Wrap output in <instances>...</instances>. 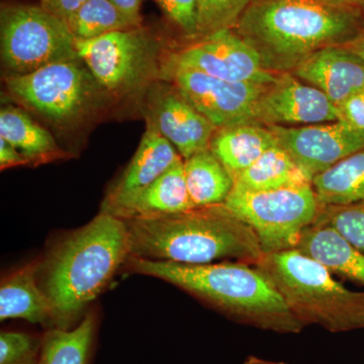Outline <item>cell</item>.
Masks as SVG:
<instances>
[{
    "mask_svg": "<svg viewBox=\"0 0 364 364\" xmlns=\"http://www.w3.org/2000/svg\"><path fill=\"white\" fill-rule=\"evenodd\" d=\"M4 83L14 102L60 130L85 124L112 97L81 59L58 62L26 75L6 76Z\"/></svg>",
    "mask_w": 364,
    "mask_h": 364,
    "instance_id": "obj_6",
    "label": "cell"
},
{
    "mask_svg": "<svg viewBox=\"0 0 364 364\" xmlns=\"http://www.w3.org/2000/svg\"><path fill=\"white\" fill-rule=\"evenodd\" d=\"M129 256L126 222L105 212L57 245L40 265V286L51 304L53 329H70Z\"/></svg>",
    "mask_w": 364,
    "mask_h": 364,
    "instance_id": "obj_4",
    "label": "cell"
},
{
    "mask_svg": "<svg viewBox=\"0 0 364 364\" xmlns=\"http://www.w3.org/2000/svg\"><path fill=\"white\" fill-rule=\"evenodd\" d=\"M0 54L6 76H21L58 62L79 60L65 21L35 6H2Z\"/></svg>",
    "mask_w": 364,
    "mask_h": 364,
    "instance_id": "obj_9",
    "label": "cell"
},
{
    "mask_svg": "<svg viewBox=\"0 0 364 364\" xmlns=\"http://www.w3.org/2000/svg\"><path fill=\"white\" fill-rule=\"evenodd\" d=\"M294 249L330 272L364 287V253L332 227L314 224L306 228Z\"/></svg>",
    "mask_w": 364,
    "mask_h": 364,
    "instance_id": "obj_17",
    "label": "cell"
},
{
    "mask_svg": "<svg viewBox=\"0 0 364 364\" xmlns=\"http://www.w3.org/2000/svg\"><path fill=\"white\" fill-rule=\"evenodd\" d=\"M0 138L13 145L28 164L39 165L66 156L54 136L30 114L16 105L0 111Z\"/></svg>",
    "mask_w": 364,
    "mask_h": 364,
    "instance_id": "obj_21",
    "label": "cell"
},
{
    "mask_svg": "<svg viewBox=\"0 0 364 364\" xmlns=\"http://www.w3.org/2000/svg\"><path fill=\"white\" fill-rule=\"evenodd\" d=\"M243 364H289L284 361L272 360V359H267L259 358V356L249 355L245 359Z\"/></svg>",
    "mask_w": 364,
    "mask_h": 364,
    "instance_id": "obj_36",
    "label": "cell"
},
{
    "mask_svg": "<svg viewBox=\"0 0 364 364\" xmlns=\"http://www.w3.org/2000/svg\"><path fill=\"white\" fill-rule=\"evenodd\" d=\"M76 41L102 37L117 31L141 26V21L131 18L111 0H87L67 23Z\"/></svg>",
    "mask_w": 364,
    "mask_h": 364,
    "instance_id": "obj_26",
    "label": "cell"
},
{
    "mask_svg": "<svg viewBox=\"0 0 364 364\" xmlns=\"http://www.w3.org/2000/svg\"><path fill=\"white\" fill-rule=\"evenodd\" d=\"M42 341L21 332L0 334V364H26L39 360Z\"/></svg>",
    "mask_w": 364,
    "mask_h": 364,
    "instance_id": "obj_29",
    "label": "cell"
},
{
    "mask_svg": "<svg viewBox=\"0 0 364 364\" xmlns=\"http://www.w3.org/2000/svg\"><path fill=\"white\" fill-rule=\"evenodd\" d=\"M224 205L255 232L264 255L296 248L321 208L312 184L253 191L235 183Z\"/></svg>",
    "mask_w": 364,
    "mask_h": 364,
    "instance_id": "obj_8",
    "label": "cell"
},
{
    "mask_svg": "<svg viewBox=\"0 0 364 364\" xmlns=\"http://www.w3.org/2000/svg\"><path fill=\"white\" fill-rule=\"evenodd\" d=\"M195 208L181 160L114 215L123 220L146 219L181 214Z\"/></svg>",
    "mask_w": 364,
    "mask_h": 364,
    "instance_id": "obj_18",
    "label": "cell"
},
{
    "mask_svg": "<svg viewBox=\"0 0 364 364\" xmlns=\"http://www.w3.org/2000/svg\"><path fill=\"white\" fill-rule=\"evenodd\" d=\"M235 183L249 191H267L312 184V179L277 144L242 172Z\"/></svg>",
    "mask_w": 364,
    "mask_h": 364,
    "instance_id": "obj_24",
    "label": "cell"
},
{
    "mask_svg": "<svg viewBox=\"0 0 364 364\" xmlns=\"http://www.w3.org/2000/svg\"><path fill=\"white\" fill-rule=\"evenodd\" d=\"M164 60L230 82L270 85L279 75L265 68L259 54L235 30L200 38L198 42L165 55Z\"/></svg>",
    "mask_w": 364,
    "mask_h": 364,
    "instance_id": "obj_11",
    "label": "cell"
},
{
    "mask_svg": "<svg viewBox=\"0 0 364 364\" xmlns=\"http://www.w3.org/2000/svg\"><path fill=\"white\" fill-rule=\"evenodd\" d=\"M320 1L326 2V4H334V6H361V0H320Z\"/></svg>",
    "mask_w": 364,
    "mask_h": 364,
    "instance_id": "obj_37",
    "label": "cell"
},
{
    "mask_svg": "<svg viewBox=\"0 0 364 364\" xmlns=\"http://www.w3.org/2000/svg\"><path fill=\"white\" fill-rule=\"evenodd\" d=\"M112 4H116L119 9L135 18L139 21H142L141 18V6H142L143 0H111Z\"/></svg>",
    "mask_w": 364,
    "mask_h": 364,
    "instance_id": "obj_34",
    "label": "cell"
},
{
    "mask_svg": "<svg viewBox=\"0 0 364 364\" xmlns=\"http://www.w3.org/2000/svg\"><path fill=\"white\" fill-rule=\"evenodd\" d=\"M277 144L312 179L364 149V133L343 119L303 127L267 126Z\"/></svg>",
    "mask_w": 364,
    "mask_h": 364,
    "instance_id": "obj_12",
    "label": "cell"
},
{
    "mask_svg": "<svg viewBox=\"0 0 364 364\" xmlns=\"http://www.w3.org/2000/svg\"><path fill=\"white\" fill-rule=\"evenodd\" d=\"M255 267L304 327L318 325L331 333L364 329V291L347 289L296 249L265 254Z\"/></svg>",
    "mask_w": 364,
    "mask_h": 364,
    "instance_id": "obj_5",
    "label": "cell"
},
{
    "mask_svg": "<svg viewBox=\"0 0 364 364\" xmlns=\"http://www.w3.org/2000/svg\"><path fill=\"white\" fill-rule=\"evenodd\" d=\"M181 160L173 145L147 126L130 164L105 196L102 212L116 214Z\"/></svg>",
    "mask_w": 364,
    "mask_h": 364,
    "instance_id": "obj_16",
    "label": "cell"
},
{
    "mask_svg": "<svg viewBox=\"0 0 364 364\" xmlns=\"http://www.w3.org/2000/svg\"><path fill=\"white\" fill-rule=\"evenodd\" d=\"M95 332V318L88 314L73 329H53L43 339L40 364H87Z\"/></svg>",
    "mask_w": 364,
    "mask_h": 364,
    "instance_id": "obj_25",
    "label": "cell"
},
{
    "mask_svg": "<svg viewBox=\"0 0 364 364\" xmlns=\"http://www.w3.org/2000/svg\"><path fill=\"white\" fill-rule=\"evenodd\" d=\"M258 1H262V0H252V4H253V2H258Z\"/></svg>",
    "mask_w": 364,
    "mask_h": 364,
    "instance_id": "obj_39",
    "label": "cell"
},
{
    "mask_svg": "<svg viewBox=\"0 0 364 364\" xmlns=\"http://www.w3.org/2000/svg\"><path fill=\"white\" fill-rule=\"evenodd\" d=\"M28 164V160L13 145L4 138H0V168L1 170Z\"/></svg>",
    "mask_w": 364,
    "mask_h": 364,
    "instance_id": "obj_33",
    "label": "cell"
},
{
    "mask_svg": "<svg viewBox=\"0 0 364 364\" xmlns=\"http://www.w3.org/2000/svg\"><path fill=\"white\" fill-rule=\"evenodd\" d=\"M291 73L324 92L338 109L364 90V61L346 46L318 50Z\"/></svg>",
    "mask_w": 364,
    "mask_h": 364,
    "instance_id": "obj_15",
    "label": "cell"
},
{
    "mask_svg": "<svg viewBox=\"0 0 364 364\" xmlns=\"http://www.w3.org/2000/svg\"><path fill=\"white\" fill-rule=\"evenodd\" d=\"M315 224L332 227L364 253V203L321 205Z\"/></svg>",
    "mask_w": 364,
    "mask_h": 364,
    "instance_id": "obj_28",
    "label": "cell"
},
{
    "mask_svg": "<svg viewBox=\"0 0 364 364\" xmlns=\"http://www.w3.org/2000/svg\"><path fill=\"white\" fill-rule=\"evenodd\" d=\"M127 267L179 287L242 325L279 334H299L305 328L255 265L239 261L181 264L129 256Z\"/></svg>",
    "mask_w": 364,
    "mask_h": 364,
    "instance_id": "obj_2",
    "label": "cell"
},
{
    "mask_svg": "<svg viewBox=\"0 0 364 364\" xmlns=\"http://www.w3.org/2000/svg\"><path fill=\"white\" fill-rule=\"evenodd\" d=\"M341 119L339 109L324 92L296 78L279 73L256 105L255 121L264 126L331 123Z\"/></svg>",
    "mask_w": 364,
    "mask_h": 364,
    "instance_id": "obj_14",
    "label": "cell"
},
{
    "mask_svg": "<svg viewBox=\"0 0 364 364\" xmlns=\"http://www.w3.org/2000/svg\"><path fill=\"white\" fill-rule=\"evenodd\" d=\"M361 4H363V7L364 9V0H361Z\"/></svg>",
    "mask_w": 364,
    "mask_h": 364,
    "instance_id": "obj_40",
    "label": "cell"
},
{
    "mask_svg": "<svg viewBox=\"0 0 364 364\" xmlns=\"http://www.w3.org/2000/svg\"><path fill=\"white\" fill-rule=\"evenodd\" d=\"M346 47L364 61V33L350 44L346 45Z\"/></svg>",
    "mask_w": 364,
    "mask_h": 364,
    "instance_id": "obj_35",
    "label": "cell"
},
{
    "mask_svg": "<svg viewBox=\"0 0 364 364\" xmlns=\"http://www.w3.org/2000/svg\"><path fill=\"white\" fill-rule=\"evenodd\" d=\"M169 20L191 38H198V0H156Z\"/></svg>",
    "mask_w": 364,
    "mask_h": 364,
    "instance_id": "obj_30",
    "label": "cell"
},
{
    "mask_svg": "<svg viewBox=\"0 0 364 364\" xmlns=\"http://www.w3.org/2000/svg\"><path fill=\"white\" fill-rule=\"evenodd\" d=\"M341 119L364 133V90L339 107Z\"/></svg>",
    "mask_w": 364,
    "mask_h": 364,
    "instance_id": "obj_31",
    "label": "cell"
},
{
    "mask_svg": "<svg viewBox=\"0 0 364 364\" xmlns=\"http://www.w3.org/2000/svg\"><path fill=\"white\" fill-rule=\"evenodd\" d=\"M252 0H198V38L234 30Z\"/></svg>",
    "mask_w": 364,
    "mask_h": 364,
    "instance_id": "obj_27",
    "label": "cell"
},
{
    "mask_svg": "<svg viewBox=\"0 0 364 364\" xmlns=\"http://www.w3.org/2000/svg\"><path fill=\"white\" fill-rule=\"evenodd\" d=\"M76 50L112 97H128L160 80L165 55L142 26L76 41Z\"/></svg>",
    "mask_w": 364,
    "mask_h": 364,
    "instance_id": "obj_7",
    "label": "cell"
},
{
    "mask_svg": "<svg viewBox=\"0 0 364 364\" xmlns=\"http://www.w3.org/2000/svg\"><path fill=\"white\" fill-rule=\"evenodd\" d=\"M275 145L277 138L267 126L247 123L217 129L210 150L235 181Z\"/></svg>",
    "mask_w": 364,
    "mask_h": 364,
    "instance_id": "obj_19",
    "label": "cell"
},
{
    "mask_svg": "<svg viewBox=\"0 0 364 364\" xmlns=\"http://www.w3.org/2000/svg\"><path fill=\"white\" fill-rule=\"evenodd\" d=\"M40 265L30 263L1 282L0 320L23 318L33 324L53 326L51 304L38 284Z\"/></svg>",
    "mask_w": 364,
    "mask_h": 364,
    "instance_id": "obj_20",
    "label": "cell"
},
{
    "mask_svg": "<svg viewBox=\"0 0 364 364\" xmlns=\"http://www.w3.org/2000/svg\"><path fill=\"white\" fill-rule=\"evenodd\" d=\"M312 186L321 205L364 203V149L314 177Z\"/></svg>",
    "mask_w": 364,
    "mask_h": 364,
    "instance_id": "obj_23",
    "label": "cell"
},
{
    "mask_svg": "<svg viewBox=\"0 0 364 364\" xmlns=\"http://www.w3.org/2000/svg\"><path fill=\"white\" fill-rule=\"evenodd\" d=\"M186 184L196 208L224 205L235 181L210 149L183 159Z\"/></svg>",
    "mask_w": 364,
    "mask_h": 364,
    "instance_id": "obj_22",
    "label": "cell"
},
{
    "mask_svg": "<svg viewBox=\"0 0 364 364\" xmlns=\"http://www.w3.org/2000/svg\"><path fill=\"white\" fill-rule=\"evenodd\" d=\"M26 364H40L39 360L33 361V363H26Z\"/></svg>",
    "mask_w": 364,
    "mask_h": 364,
    "instance_id": "obj_38",
    "label": "cell"
},
{
    "mask_svg": "<svg viewBox=\"0 0 364 364\" xmlns=\"http://www.w3.org/2000/svg\"><path fill=\"white\" fill-rule=\"evenodd\" d=\"M87 0H41V7L68 23L72 16Z\"/></svg>",
    "mask_w": 364,
    "mask_h": 364,
    "instance_id": "obj_32",
    "label": "cell"
},
{
    "mask_svg": "<svg viewBox=\"0 0 364 364\" xmlns=\"http://www.w3.org/2000/svg\"><path fill=\"white\" fill-rule=\"evenodd\" d=\"M234 30L268 71L284 73L318 50L360 37L364 9L320 0H262L250 4Z\"/></svg>",
    "mask_w": 364,
    "mask_h": 364,
    "instance_id": "obj_1",
    "label": "cell"
},
{
    "mask_svg": "<svg viewBox=\"0 0 364 364\" xmlns=\"http://www.w3.org/2000/svg\"><path fill=\"white\" fill-rule=\"evenodd\" d=\"M163 82L158 80L148 87L144 109L147 126L168 140L182 159L210 149L217 128L176 86Z\"/></svg>",
    "mask_w": 364,
    "mask_h": 364,
    "instance_id": "obj_13",
    "label": "cell"
},
{
    "mask_svg": "<svg viewBox=\"0 0 364 364\" xmlns=\"http://www.w3.org/2000/svg\"><path fill=\"white\" fill-rule=\"evenodd\" d=\"M124 221L130 256L135 257L191 265L231 260L256 265L264 256L255 232L225 205Z\"/></svg>",
    "mask_w": 364,
    "mask_h": 364,
    "instance_id": "obj_3",
    "label": "cell"
},
{
    "mask_svg": "<svg viewBox=\"0 0 364 364\" xmlns=\"http://www.w3.org/2000/svg\"><path fill=\"white\" fill-rule=\"evenodd\" d=\"M165 57V56H164ZM160 80L172 83L215 128L256 123V105L268 85L230 82L163 60Z\"/></svg>",
    "mask_w": 364,
    "mask_h": 364,
    "instance_id": "obj_10",
    "label": "cell"
}]
</instances>
